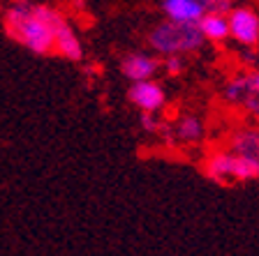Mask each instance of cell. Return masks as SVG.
Masks as SVG:
<instances>
[{
	"instance_id": "6da1fadb",
	"label": "cell",
	"mask_w": 259,
	"mask_h": 256,
	"mask_svg": "<svg viewBox=\"0 0 259 256\" xmlns=\"http://www.w3.org/2000/svg\"><path fill=\"white\" fill-rule=\"evenodd\" d=\"M5 30L14 42L23 44L32 54L47 56L54 51V28L39 21L35 14V3L16 0L5 14Z\"/></svg>"
},
{
	"instance_id": "30bf717a",
	"label": "cell",
	"mask_w": 259,
	"mask_h": 256,
	"mask_svg": "<svg viewBox=\"0 0 259 256\" xmlns=\"http://www.w3.org/2000/svg\"><path fill=\"white\" fill-rule=\"evenodd\" d=\"M197 26H199L204 39H210V42H225L229 37L227 14H213V12H208L206 16H201V21Z\"/></svg>"
},
{
	"instance_id": "7c38bea8",
	"label": "cell",
	"mask_w": 259,
	"mask_h": 256,
	"mask_svg": "<svg viewBox=\"0 0 259 256\" xmlns=\"http://www.w3.org/2000/svg\"><path fill=\"white\" fill-rule=\"evenodd\" d=\"M176 134H178V139L185 141V143H197L204 136V123L197 116H185L178 120Z\"/></svg>"
},
{
	"instance_id": "9c48e42d",
	"label": "cell",
	"mask_w": 259,
	"mask_h": 256,
	"mask_svg": "<svg viewBox=\"0 0 259 256\" xmlns=\"http://www.w3.org/2000/svg\"><path fill=\"white\" fill-rule=\"evenodd\" d=\"M204 173L218 185H229L232 182V152H213V155L206 160Z\"/></svg>"
},
{
	"instance_id": "8992f818",
	"label": "cell",
	"mask_w": 259,
	"mask_h": 256,
	"mask_svg": "<svg viewBox=\"0 0 259 256\" xmlns=\"http://www.w3.org/2000/svg\"><path fill=\"white\" fill-rule=\"evenodd\" d=\"M160 67V60L153 58V56L146 54H127L120 63V72H123L125 79H130L132 83L137 81H148L153 79V74Z\"/></svg>"
},
{
	"instance_id": "3957f363",
	"label": "cell",
	"mask_w": 259,
	"mask_h": 256,
	"mask_svg": "<svg viewBox=\"0 0 259 256\" xmlns=\"http://www.w3.org/2000/svg\"><path fill=\"white\" fill-rule=\"evenodd\" d=\"M232 7V0H162V12L167 21L176 23H199L201 16L208 12L229 14Z\"/></svg>"
},
{
	"instance_id": "7a4b0ae2",
	"label": "cell",
	"mask_w": 259,
	"mask_h": 256,
	"mask_svg": "<svg viewBox=\"0 0 259 256\" xmlns=\"http://www.w3.org/2000/svg\"><path fill=\"white\" fill-rule=\"evenodd\" d=\"M204 35H201L197 23H176V21H162L148 35V44L155 54L167 56H181V54H194L204 46Z\"/></svg>"
},
{
	"instance_id": "8fae6325",
	"label": "cell",
	"mask_w": 259,
	"mask_h": 256,
	"mask_svg": "<svg viewBox=\"0 0 259 256\" xmlns=\"http://www.w3.org/2000/svg\"><path fill=\"white\" fill-rule=\"evenodd\" d=\"M243 107L259 123V72H245L243 74Z\"/></svg>"
},
{
	"instance_id": "277c9868",
	"label": "cell",
	"mask_w": 259,
	"mask_h": 256,
	"mask_svg": "<svg viewBox=\"0 0 259 256\" xmlns=\"http://www.w3.org/2000/svg\"><path fill=\"white\" fill-rule=\"evenodd\" d=\"M229 37H234L243 46H257L259 42V16L250 7H232L227 14Z\"/></svg>"
},
{
	"instance_id": "4fadbf2b",
	"label": "cell",
	"mask_w": 259,
	"mask_h": 256,
	"mask_svg": "<svg viewBox=\"0 0 259 256\" xmlns=\"http://www.w3.org/2000/svg\"><path fill=\"white\" fill-rule=\"evenodd\" d=\"M222 97H225L229 104H241L243 101V74L227 81L225 88H222Z\"/></svg>"
},
{
	"instance_id": "ba28073f",
	"label": "cell",
	"mask_w": 259,
	"mask_h": 256,
	"mask_svg": "<svg viewBox=\"0 0 259 256\" xmlns=\"http://www.w3.org/2000/svg\"><path fill=\"white\" fill-rule=\"evenodd\" d=\"M54 51H58L67 60H81L83 58V46L76 37L74 28L70 23H58L54 30Z\"/></svg>"
},
{
	"instance_id": "5bb4252c",
	"label": "cell",
	"mask_w": 259,
	"mask_h": 256,
	"mask_svg": "<svg viewBox=\"0 0 259 256\" xmlns=\"http://www.w3.org/2000/svg\"><path fill=\"white\" fill-rule=\"evenodd\" d=\"M164 70H167V74L178 76L183 72V58L181 56H167L164 58Z\"/></svg>"
},
{
	"instance_id": "52a82bcc",
	"label": "cell",
	"mask_w": 259,
	"mask_h": 256,
	"mask_svg": "<svg viewBox=\"0 0 259 256\" xmlns=\"http://www.w3.org/2000/svg\"><path fill=\"white\" fill-rule=\"evenodd\" d=\"M229 152L248 160L259 176V129H254V127L238 129L232 136V150Z\"/></svg>"
},
{
	"instance_id": "5b68a950",
	"label": "cell",
	"mask_w": 259,
	"mask_h": 256,
	"mask_svg": "<svg viewBox=\"0 0 259 256\" xmlns=\"http://www.w3.org/2000/svg\"><path fill=\"white\" fill-rule=\"evenodd\" d=\"M127 99L132 101L141 113H157L164 107V90H162V85L153 79L137 81V83H132V88H130Z\"/></svg>"
},
{
	"instance_id": "9a60e30c",
	"label": "cell",
	"mask_w": 259,
	"mask_h": 256,
	"mask_svg": "<svg viewBox=\"0 0 259 256\" xmlns=\"http://www.w3.org/2000/svg\"><path fill=\"white\" fill-rule=\"evenodd\" d=\"M141 127L146 129V132H155L157 129V120H155V113H141Z\"/></svg>"
}]
</instances>
